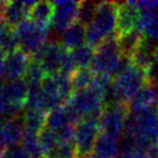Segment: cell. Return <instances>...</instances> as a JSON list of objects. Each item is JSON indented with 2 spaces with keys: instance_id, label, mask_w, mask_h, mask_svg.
<instances>
[{
  "instance_id": "cell-37",
  "label": "cell",
  "mask_w": 158,
  "mask_h": 158,
  "mask_svg": "<svg viewBox=\"0 0 158 158\" xmlns=\"http://www.w3.org/2000/svg\"><path fill=\"white\" fill-rule=\"evenodd\" d=\"M84 158H95L94 156H89V157H84Z\"/></svg>"
},
{
  "instance_id": "cell-16",
  "label": "cell",
  "mask_w": 158,
  "mask_h": 158,
  "mask_svg": "<svg viewBox=\"0 0 158 158\" xmlns=\"http://www.w3.org/2000/svg\"><path fill=\"white\" fill-rule=\"evenodd\" d=\"M157 103L158 99L153 87L146 82L129 102L128 110L129 112H141L148 108L157 107Z\"/></svg>"
},
{
  "instance_id": "cell-30",
  "label": "cell",
  "mask_w": 158,
  "mask_h": 158,
  "mask_svg": "<svg viewBox=\"0 0 158 158\" xmlns=\"http://www.w3.org/2000/svg\"><path fill=\"white\" fill-rule=\"evenodd\" d=\"M140 13H149L158 10V1H135Z\"/></svg>"
},
{
  "instance_id": "cell-27",
  "label": "cell",
  "mask_w": 158,
  "mask_h": 158,
  "mask_svg": "<svg viewBox=\"0 0 158 158\" xmlns=\"http://www.w3.org/2000/svg\"><path fill=\"white\" fill-rule=\"evenodd\" d=\"M44 158H78L74 143H59Z\"/></svg>"
},
{
  "instance_id": "cell-9",
  "label": "cell",
  "mask_w": 158,
  "mask_h": 158,
  "mask_svg": "<svg viewBox=\"0 0 158 158\" xmlns=\"http://www.w3.org/2000/svg\"><path fill=\"white\" fill-rule=\"evenodd\" d=\"M78 1H55L54 5V16L52 25L56 33L63 34L68 27L77 22L79 10Z\"/></svg>"
},
{
  "instance_id": "cell-23",
  "label": "cell",
  "mask_w": 158,
  "mask_h": 158,
  "mask_svg": "<svg viewBox=\"0 0 158 158\" xmlns=\"http://www.w3.org/2000/svg\"><path fill=\"white\" fill-rule=\"evenodd\" d=\"M70 54H72V59L77 69H79V68H89L92 64L93 59H94L95 51L94 48L86 44L84 46L75 49V50L70 51Z\"/></svg>"
},
{
  "instance_id": "cell-29",
  "label": "cell",
  "mask_w": 158,
  "mask_h": 158,
  "mask_svg": "<svg viewBox=\"0 0 158 158\" xmlns=\"http://www.w3.org/2000/svg\"><path fill=\"white\" fill-rule=\"evenodd\" d=\"M3 158H31L28 154L25 152V149L20 145L16 146L8 147L6 148Z\"/></svg>"
},
{
  "instance_id": "cell-36",
  "label": "cell",
  "mask_w": 158,
  "mask_h": 158,
  "mask_svg": "<svg viewBox=\"0 0 158 158\" xmlns=\"http://www.w3.org/2000/svg\"><path fill=\"white\" fill-rule=\"evenodd\" d=\"M156 61H158V44H157V50H156Z\"/></svg>"
},
{
  "instance_id": "cell-35",
  "label": "cell",
  "mask_w": 158,
  "mask_h": 158,
  "mask_svg": "<svg viewBox=\"0 0 158 158\" xmlns=\"http://www.w3.org/2000/svg\"><path fill=\"white\" fill-rule=\"evenodd\" d=\"M115 158H130L128 157V156H125V155H120V154H118V156H116Z\"/></svg>"
},
{
  "instance_id": "cell-18",
  "label": "cell",
  "mask_w": 158,
  "mask_h": 158,
  "mask_svg": "<svg viewBox=\"0 0 158 158\" xmlns=\"http://www.w3.org/2000/svg\"><path fill=\"white\" fill-rule=\"evenodd\" d=\"M53 16H54V5L49 1H40L36 2L31 8L29 13V20L36 25L44 28H49L52 24Z\"/></svg>"
},
{
  "instance_id": "cell-8",
  "label": "cell",
  "mask_w": 158,
  "mask_h": 158,
  "mask_svg": "<svg viewBox=\"0 0 158 158\" xmlns=\"http://www.w3.org/2000/svg\"><path fill=\"white\" fill-rule=\"evenodd\" d=\"M117 6L116 2H99L94 20L90 24L104 39L117 35ZM89 26V25H88Z\"/></svg>"
},
{
  "instance_id": "cell-12",
  "label": "cell",
  "mask_w": 158,
  "mask_h": 158,
  "mask_svg": "<svg viewBox=\"0 0 158 158\" xmlns=\"http://www.w3.org/2000/svg\"><path fill=\"white\" fill-rule=\"evenodd\" d=\"M35 3L36 1H29V0H18L6 3L3 8L6 26L9 28L12 27L15 28L23 22L27 21L31 8L35 6Z\"/></svg>"
},
{
  "instance_id": "cell-32",
  "label": "cell",
  "mask_w": 158,
  "mask_h": 158,
  "mask_svg": "<svg viewBox=\"0 0 158 158\" xmlns=\"http://www.w3.org/2000/svg\"><path fill=\"white\" fill-rule=\"evenodd\" d=\"M5 56L6 54L0 52V79L3 78V66H5Z\"/></svg>"
},
{
  "instance_id": "cell-25",
  "label": "cell",
  "mask_w": 158,
  "mask_h": 158,
  "mask_svg": "<svg viewBox=\"0 0 158 158\" xmlns=\"http://www.w3.org/2000/svg\"><path fill=\"white\" fill-rule=\"evenodd\" d=\"M22 147L31 158H44L38 134L25 132L22 140Z\"/></svg>"
},
{
  "instance_id": "cell-4",
  "label": "cell",
  "mask_w": 158,
  "mask_h": 158,
  "mask_svg": "<svg viewBox=\"0 0 158 158\" xmlns=\"http://www.w3.org/2000/svg\"><path fill=\"white\" fill-rule=\"evenodd\" d=\"M14 34L18 38L20 49L31 57L37 54L49 42V28L38 26L31 20L16 26L14 28Z\"/></svg>"
},
{
  "instance_id": "cell-21",
  "label": "cell",
  "mask_w": 158,
  "mask_h": 158,
  "mask_svg": "<svg viewBox=\"0 0 158 158\" xmlns=\"http://www.w3.org/2000/svg\"><path fill=\"white\" fill-rule=\"evenodd\" d=\"M47 114L35 108H26L22 118L25 132L39 134L40 131L46 127Z\"/></svg>"
},
{
  "instance_id": "cell-2",
  "label": "cell",
  "mask_w": 158,
  "mask_h": 158,
  "mask_svg": "<svg viewBox=\"0 0 158 158\" xmlns=\"http://www.w3.org/2000/svg\"><path fill=\"white\" fill-rule=\"evenodd\" d=\"M105 91L106 89L95 79L92 86L75 91L68 101L67 106L78 121L84 118L100 119L105 107Z\"/></svg>"
},
{
  "instance_id": "cell-34",
  "label": "cell",
  "mask_w": 158,
  "mask_h": 158,
  "mask_svg": "<svg viewBox=\"0 0 158 158\" xmlns=\"http://www.w3.org/2000/svg\"><path fill=\"white\" fill-rule=\"evenodd\" d=\"M6 148L2 146V145L0 144V158H3V154H5Z\"/></svg>"
},
{
  "instance_id": "cell-28",
  "label": "cell",
  "mask_w": 158,
  "mask_h": 158,
  "mask_svg": "<svg viewBox=\"0 0 158 158\" xmlns=\"http://www.w3.org/2000/svg\"><path fill=\"white\" fill-rule=\"evenodd\" d=\"M38 135H39V141H40V144H41L44 156L50 153L59 144V140H57L56 134L46 127L40 131V133Z\"/></svg>"
},
{
  "instance_id": "cell-6",
  "label": "cell",
  "mask_w": 158,
  "mask_h": 158,
  "mask_svg": "<svg viewBox=\"0 0 158 158\" xmlns=\"http://www.w3.org/2000/svg\"><path fill=\"white\" fill-rule=\"evenodd\" d=\"M68 50L59 42H48L31 60L37 62L44 69L46 76H55L60 74L63 62Z\"/></svg>"
},
{
  "instance_id": "cell-5",
  "label": "cell",
  "mask_w": 158,
  "mask_h": 158,
  "mask_svg": "<svg viewBox=\"0 0 158 158\" xmlns=\"http://www.w3.org/2000/svg\"><path fill=\"white\" fill-rule=\"evenodd\" d=\"M101 133L99 118H84L75 125V147L78 158L92 156L94 145Z\"/></svg>"
},
{
  "instance_id": "cell-31",
  "label": "cell",
  "mask_w": 158,
  "mask_h": 158,
  "mask_svg": "<svg viewBox=\"0 0 158 158\" xmlns=\"http://www.w3.org/2000/svg\"><path fill=\"white\" fill-rule=\"evenodd\" d=\"M10 31V28H9V27H7V26L0 27V52H2L3 42H5L6 36H7V34H8V31Z\"/></svg>"
},
{
  "instance_id": "cell-19",
  "label": "cell",
  "mask_w": 158,
  "mask_h": 158,
  "mask_svg": "<svg viewBox=\"0 0 158 158\" xmlns=\"http://www.w3.org/2000/svg\"><path fill=\"white\" fill-rule=\"evenodd\" d=\"M86 29L87 27L80 23L76 22L70 27H68L63 33L62 44L68 51H73L79 47L84 46L86 41Z\"/></svg>"
},
{
  "instance_id": "cell-15",
  "label": "cell",
  "mask_w": 158,
  "mask_h": 158,
  "mask_svg": "<svg viewBox=\"0 0 158 158\" xmlns=\"http://www.w3.org/2000/svg\"><path fill=\"white\" fill-rule=\"evenodd\" d=\"M78 123V120L74 116L67 104H65V105L54 108L47 114L46 128L50 129L54 133H57L66 128L72 127V126H74V123Z\"/></svg>"
},
{
  "instance_id": "cell-10",
  "label": "cell",
  "mask_w": 158,
  "mask_h": 158,
  "mask_svg": "<svg viewBox=\"0 0 158 158\" xmlns=\"http://www.w3.org/2000/svg\"><path fill=\"white\" fill-rule=\"evenodd\" d=\"M31 63V57L21 49L8 53L5 56L3 78L8 81L22 79L26 76L27 70Z\"/></svg>"
},
{
  "instance_id": "cell-14",
  "label": "cell",
  "mask_w": 158,
  "mask_h": 158,
  "mask_svg": "<svg viewBox=\"0 0 158 158\" xmlns=\"http://www.w3.org/2000/svg\"><path fill=\"white\" fill-rule=\"evenodd\" d=\"M25 130L19 118L7 119L0 125V144L5 148L16 146L22 142Z\"/></svg>"
},
{
  "instance_id": "cell-11",
  "label": "cell",
  "mask_w": 158,
  "mask_h": 158,
  "mask_svg": "<svg viewBox=\"0 0 158 158\" xmlns=\"http://www.w3.org/2000/svg\"><path fill=\"white\" fill-rule=\"evenodd\" d=\"M117 35L121 36L136 29L140 11L135 1L117 3Z\"/></svg>"
},
{
  "instance_id": "cell-26",
  "label": "cell",
  "mask_w": 158,
  "mask_h": 158,
  "mask_svg": "<svg viewBox=\"0 0 158 158\" xmlns=\"http://www.w3.org/2000/svg\"><path fill=\"white\" fill-rule=\"evenodd\" d=\"M98 6H99V2H94V1H81L79 3L77 22L86 27L90 25L94 20Z\"/></svg>"
},
{
  "instance_id": "cell-24",
  "label": "cell",
  "mask_w": 158,
  "mask_h": 158,
  "mask_svg": "<svg viewBox=\"0 0 158 158\" xmlns=\"http://www.w3.org/2000/svg\"><path fill=\"white\" fill-rule=\"evenodd\" d=\"M95 75L90 68H79L70 76L74 91H79L92 86L95 81Z\"/></svg>"
},
{
  "instance_id": "cell-13",
  "label": "cell",
  "mask_w": 158,
  "mask_h": 158,
  "mask_svg": "<svg viewBox=\"0 0 158 158\" xmlns=\"http://www.w3.org/2000/svg\"><path fill=\"white\" fill-rule=\"evenodd\" d=\"M2 97L7 100L15 108L19 113L26 106L27 98H28V87L25 79H18L8 81L3 85Z\"/></svg>"
},
{
  "instance_id": "cell-20",
  "label": "cell",
  "mask_w": 158,
  "mask_h": 158,
  "mask_svg": "<svg viewBox=\"0 0 158 158\" xmlns=\"http://www.w3.org/2000/svg\"><path fill=\"white\" fill-rule=\"evenodd\" d=\"M144 39V35L139 29L130 31L128 34L121 36H117L119 50L123 56H127L131 59L138 48L140 47L141 42Z\"/></svg>"
},
{
  "instance_id": "cell-3",
  "label": "cell",
  "mask_w": 158,
  "mask_h": 158,
  "mask_svg": "<svg viewBox=\"0 0 158 158\" xmlns=\"http://www.w3.org/2000/svg\"><path fill=\"white\" fill-rule=\"evenodd\" d=\"M123 56L117 37L107 38L95 50L90 69L95 76L114 79L120 72Z\"/></svg>"
},
{
  "instance_id": "cell-7",
  "label": "cell",
  "mask_w": 158,
  "mask_h": 158,
  "mask_svg": "<svg viewBox=\"0 0 158 158\" xmlns=\"http://www.w3.org/2000/svg\"><path fill=\"white\" fill-rule=\"evenodd\" d=\"M128 113V106L123 104L105 106L100 118L101 132L119 139L121 133L125 131Z\"/></svg>"
},
{
  "instance_id": "cell-17",
  "label": "cell",
  "mask_w": 158,
  "mask_h": 158,
  "mask_svg": "<svg viewBox=\"0 0 158 158\" xmlns=\"http://www.w3.org/2000/svg\"><path fill=\"white\" fill-rule=\"evenodd\" d=\"M119 154V139L101 132L94 145L95 158H115Z\"/></svg>"
},
{
  "instance_id": "cell-22",
  "label": "cell",
  "mask_w": 158,
  "mask_h": 158,
  "mask_svg": "<svg viewBox=\"0 0 158 158\" xmlns=\"http://www.w3.org/2000/svg\"><path fill=\"white\" fill-rule=\"evenodd\" d=\"M136 29H139L144 37L158 41V10L149 13H141Z\"/></svg>"
},
{
  "instance_id": "cell-1",
  "label": "cell",
  "mask_w": 158,
  "mask_h": 158,
  "mask_svg": "<svg viewBox=\"0 0 158 158\" xmlns=\"http://www.w3.org/2000/svg\"><path fill=\"white\" fill-rule=\"evenodd\" d=\"M125 135L133 139L136 151L146 153L158 143V106L141 112H129Z\"/></svg>"
},
{
  "instance_id": "cell-33",
  "label": "cell",
  "mask_w": 158,
  "mask_h": 158,
  "mask_svg": "<svg viewBox=\"0 0 158 158\" xmlns=\"http://www.w3.org/2000/svg\"><path fill=\"white\" fill-rule=\"evenodd\" d=\"M3 8H5V7H3ZM3 8H0V27L6 26L5 16H3Z\"/></svg>"
}]
</instances>
